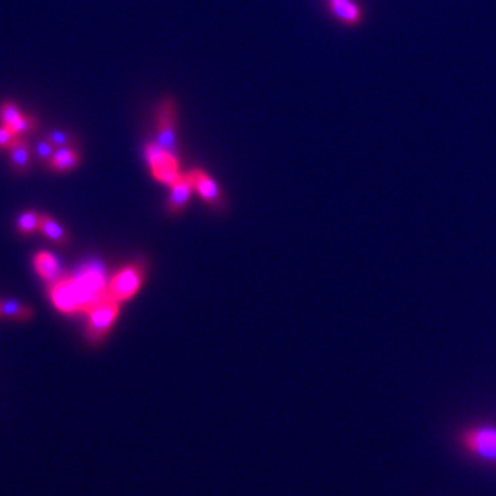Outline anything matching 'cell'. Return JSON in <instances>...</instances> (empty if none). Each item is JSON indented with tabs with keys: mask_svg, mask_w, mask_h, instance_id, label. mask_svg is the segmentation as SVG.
Listing matches in <instances>:
<instances>
[{
	"mask_svg": "<svg viewBox=\"0 0 496 496\" xmlns=\"http://www.w3.org/2000/svg\"><path fill=\"white\" fill-rule=\"evenodd\" d=\"M39 232L53 243L66 244L69 241V237L68 233H66L65 227H61V225L50 216H40Z\"/></svg>",
	"mask_w": 496,
	"mask_h": 496,
	"instance_id": "14",
	"label": "cell"
},
{
	"mask_svg": "<svg viewBox=\"0 0 496 496\" xmlns=\"http://www.w3.org/2000/svg\"><path fill=\"white\" fill-rule=\"evenodd\" d=\"M143 280H145V270L142 265H127L110 280L106 294L117 302H126L138 293Z\"/></svg>",
	"mask_w": 496,
	"mask_h": 496,
	"instance_id": "6",
	"label": "cell"
},
{
	"mask_svg": "<svg viewBox=\"0 0 496 496\" xmlns=\"http://www.w3.org/2000/svg\"><path fill=\"white\" fill-rule=\"evenodd\" d=\"M461 447L470 456L496 461V427L470 426L461 434Z\"/></svg>",
	"mask_w": 496,
	"mask_h": 496,
	"instance_id": "1",
	"label": "cell"
},
{
	"mask_svg": "<svg viewBox=\"0 0 496 496\" xmlns=\"http://www.w3.org/2000/svg\"><path fill=\"white\" fill-rule=\"evenodd\" d=\"M0 124L8 127L15 134L23 137L24 134H31L37 127V119L31 114H23L17 105L5 101L0 105Z\"/></svg>",
	"mask_w": 496,
	"mask_h": 496,
	"instance_id": "8",
	"label": "cell"
},
{
	"mask_svg": "<svg viewBox=\"0 0 496 496\" xmlns=\"http://www.w3.org/2000/svg\"><path fill=\"white\" fill-rule=\"evenodd\" d=\"M143 155H145L146 164L150 166L151 176L155 177L157 182L171 187L172 183L180 177V171H178V156L162 150L155 140L146 143Z\"/></svg>",
	"mask_w": 496,
	"mask_h": 496,
	"instance_id": "2",
	"label": "cell"
},
{
	"mask_svg": "<svg viewBox=\"0 0 496 496\" xmlns=\"http://www.w3.org/2000/svg\"><path fill=\"white\" fill-rule=\"evenodd\" d=\"M177 108L171 99L161 101L156 114V137L155 142L162 150L178 156L180 146L177 142Z\"/></svg>",
	"mask_w": 496,
	"mask_h": 496,
	"instance_id": "4",
	"label": "cell"
},
{
	"mask_svg": "<svg viewBox=\"0 0 496 496\" xmlns=\"http://www.w3.org/2000/svg\"><path fill=\"white\" fill-rule=\"evenodd\" d=\"M50 299L52 304L63 314H74V311H85V302L74 276H61L58 281L52 283L50 288Z\"/></svg>",
	"mask_w": 496,
	"mask_h": 496,
	"instance_id": "5",
	"label": "cell"
},
{
	"mask_svg": "<svg viewBox=\"0 0 496 496\" xmlns=\"http://www.w3.org/2000/svg\"><path fill=\"white\" fill-rule=\"evenodd\" d=\"M49 140L53 143L55 148H65V146H69L71 143H73V137H71L68 132H65V130H53V132H50L49 134Z\"/></svg>",
	"mask_w": 496,
	"mask_h": 496,
	"instance_id": "19",
	"label": "cell"
},
{
	"mask_svg": "<svg viewBox=\"0 0 496 496\" xmlns=\"http://www.w3.org/2000/svg\"><path fill=\"white\" fill-rule=\"evenodd\" d=\"M39 225H40V214L34 212V211L23 212L22 216L18 217V222H17L19 233H23V234H31V233L37 232Z\"/></svg>",
	"mask_w": 496,
	"mask_h": 496,
	"instance_id": "16",
	"label": "cell"
},
{
	"mask_svg": "<svg viewBox=\"0 0 496 496\" xmlns=\"http://www.w3.org/2000/svg\"><path fill=\"white\" fill-rule=\"evenodd\" d=\"M55 151H56L55 145L49 140L47 137L40 138V140L37 142V145H35V156H37V160L42 162V164L49 166V162H50V160H52Z\"/></svg>",
	"mask_w": 496,
	"mask_h": 496,
	"instance_id": "17",
	"label": "cell"
},
{
	"mask_svg": "<svg viewBox=\"0 0 496 496\" xmlns=\"http://www.w3.org/2000/svg\"><path fill=\"white\" fill-rule=\"evenodd\" d=\"M326 12L345 28H359L365 22V7L359 0H325Z\"/></svg>",
	"mask_w": 496,
	"mask_h": 496,
	"instance_id": "7",
	"label": "cell"
},
{
	"mask_svg": "<svg viewBox=\"0 0 496 496\" xmlns=\"http://www.w3.org/2000/svg\"><path fill=\"white\" fill-rule=\"evenodd\" d=\"M121 302H117L108 294L103 299L99 300L95 305H92L87 310L89 316V323H87V334L94 342H99L108 334L110 330L114 325V321L119 315Z\"/></svg>",
	"mask_w": 496,
	"mask_h": 496,
	"instance_id": "3",
	"label": "cell"
},
{
	"mask_svg": "<svg viewBox=\"0 0 496 496\" xmlns=\"http://www.w3.org/2000/svg\"><path fill=\"white\" fill-rule=\"evenodd\" d=\"M188 176L191 178L194 190L199 193V196H201L209 206L216 209L222 206L223 196L221 187L217 185L216 180H214L207 172L201 171V169H193V171L188 172Z\"/></svg>",
	"mask_w": 496,
	"mask_h": 496,
	"instance_id": "9",
	"label": "cell"
},
{
	"mask_svg": "<svg viewBox=\"0 0 496 496\" xmlns=\"http://www.w3.org/2000/svg\"><path fill=\"white\" fill-rule=\"evenodd\" d=\"M193 182L190 176L187 173H180V177L171 185V194L167 199V211L177 216V214L183 212V209L187 207V204L190 203L193 194Z\"/></svg>",
	"mask_w": 496,
	"mask_h": 496,
	"instance_id": "10",
	"label": "cell"
},
{
	"mask_svg": "<svg viewBox=\"0 0 496 496\" xmlns=\"http://www.w3.org/2000/svg\"><path fill=\"white\" fill-rule=\"evenodd\" d=\"M0 318L28 321L33 318V309L17 300H0Z\"/></svg>",
	"mask_w": 496,
	"mask_h": 496,
	"instance_id": "15",
	"label": "cell"
},
{
	"mask_svg": "<svg viewBox=\"0 0 496 496\" xmlns=\"http://www.w3.org/2000/svg\"><path fill=\"white\" fill-rule=\"evenodd\" d=\"M19 135L15 134L13 130H10L8 127H5L0 124V150H10L15 143H17L19 140Z\"/></svg>",
	"mask_w": 496,
	"mask_h": 496,
	"instance_id": "18",
	"label": "cell"
},
{
	"mask_svg": "<svg viewBox=\"0 0 496 496\" xmlns=\"http://www.w3.org/2000/svg\"><path fill=\"white\" fill-rule=\"evenodd\" d=\"M34 267L35 272L42 276L45 281H50V283H55V281L61 278V265L58 259L53 254L45 253V250L35 254Z\"/></svg>",
	"mask_w": 496,
	"mask_h": 496,
	"instance_id": "11",
	"label": "cell"
},
{
	"mask_svg": "<svg viewBox=\"0 0 496 496\" xmlns=\"http://www.w3.org/2000/svg\"><path fill=\"white\" fill-rule=\"evenodd\" d=\"M79 161H80L79 153L78 150H74V148L71 146L56 148L52 160L49 162V167L52 169L53 172L63 173V172L73 171V169L79 164Z\"/></svg>",
	"mask_w": 496,
	"mask_h": 496,
	"instance_id": "12",
	"label": "cell"
},
{
	"mask_svg": "<svg viewBox=\"0 0 496 496\" xmlns=\"http://www.w3.org/2000/svg\"><path fill=\"white\" fill-rule=\"evenodd\" d=\"M10 155V162H12V169L15 173L18 176H23V173L28 172V169L31 166V150L29 145L23 140V137L15 143V145L8 150Z\"/></svg>",
	"mask_w": 496,
	"mask_h": 496,
	"instance_id": "13",
	"label": "cell"
}]
</instances>
